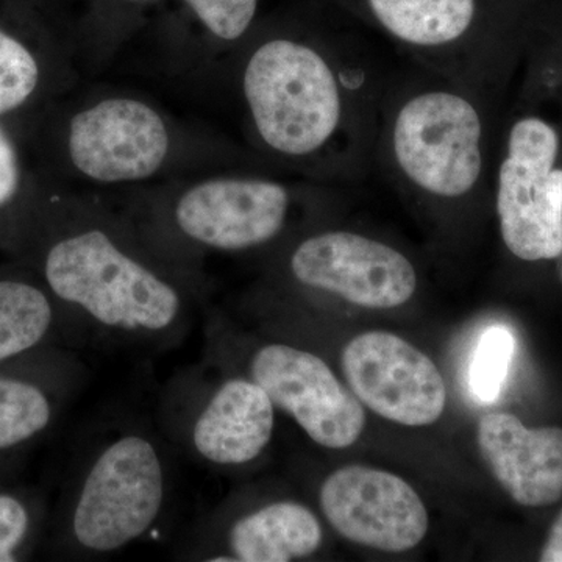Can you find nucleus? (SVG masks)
Masks as SVG:
<instances>
[{
  "label": "nucleus",
  "mask_w": 562,
  "mask_h": 562,
  "mask_svg": "<svg viewBox=\"0 0 562 562\" xmlns=\"http://www.w3.org/2000/svg\"><path fill=\"white\" fill-rule=\"evenodd\" d=\"M44 271L61 301L79 306L103 327L158 333L179 319L176 288L102 231L80 232L55 244Z\"/></svg>",
  "instance_id": "1"
},
{
  "label": "nucleus",
  "mask_w": 562,
  "mask_h": 562,
  "mask_svg": "<svg viewBox=\"0 0 562 562\" xmlns=\"http://www.w3.org/2000/svg\"><path fill=\"white\" fill-rule=\"evenodd\" d=\"M244 95L258 133L291 157L319 150L341 120L338 81L319 52L292 40H272L251 55Z\"/></svg>",
  "instance_id": "2"
},
{
  "label": "nucleus",
  "mask_w": 562,
  "mask_h": 562,
  "mask_svg": "<svg viewBox=\"0 0 562 562\" xmlns=\"http://www.w3.org/2000/svg\"><path fill=\"white\" fill-rule=\"evenodd\" d=\"M162 498L165 472L154 443L122 436L92 462L74 512V536L90 552L120 550L149 530Z\"/></svg>",
  "instance_id": "3"
},
{
  "label": "nucleus",
  "mask_w": 562,
  "mask_h": 562,
  "mask_svg": "<svg viewBox=\"0 0 562 562\" xmlns=\"http://www.w3.org/2000/svg\"><path fill=\"white\" fill-rule=\"evenodd\" d=\"M557 132L536 117L514 125L498 176L497 211L503 241L525 261L562 254V171L554 169Z\"/></svg>",
  "instance_id": "4"
},
{
  "label": "nucleus",
  "mask_w": 562,
  "mask_h": 562,
  "mask_svg": "<svg viewBox=\"0 0 562 562\" xmlns=\"http://www.w3.org/2000/svg\"><path fill=\"white\" fill-rule=\"evenodd\" d=\"M482 121L471 102L452 92H424L398 113L395 160L420 190L460 198L482 173Z\"/></svg>",
  "instance_id": "5"
},
{
  "label": "nucleus",
  "mask_w": 562,
  "mask_h": 562,
  "mask_svg": "<svg viewBox=\"0 0 562 562\" xmlns=\"http://www.w3.org/2000/svg\"><path fill=\"white\" fill-rule=\"evenodd\" d=\"M342 371L358 401L395 424L425 427L446 409V383L435 362L392 333L351 339L342 351Z\"/></svg>",
  "instance_id": "6"
},
{
  "label": "nucleus",
  "mask_w": 562,
  "mask_h": 562,
  "mask_svg": "<svg viewBox=\"0 0 562 562\" xmlns=\"http://www.w3.org/2000/svg\"><path fill=\"white\" fill-rule=\"evenodd\" d=\"M250 375L273 406L290 414L322 447L346 449L364 430L366 414L357 395L310 351L286 344L262 347L251 360Z\"/></svg>",
  "instance_id": "7"
},
{
  "label": "nucleus",
  "mask_w": 562,
  "mask_h": 562,
  "mask_svg": "<svg viewBox=\"0 0 562 562\" xmlns=\"http://www.w3.org/2000/svg\"><path fill=\"white\" fill-rule=\"evenodd\" d=\"M69 157L99 183H128L155 176L171 150V133L154 106L128 98L105 99L74 116Z\"/></svg>",
  "instance_id": "8"
},
{
  "label": "nucleus",
  "mask_w": 562,
  "mask_h": 562,
  "mask_svg": "<svg viewBox=\"0 0 562 562\" xmlns=\"http://www.w3.org/2000/svg\"><path fill=\"white\" fill-rule=\"evenodd\" d=\"M328 522L347 541L387 553L408 552L425 538L428 514L417 492L401 476L349 465L321 487Z\"/></svg>",
  "instance_id": "9"
},
{
  "label": "nucleus",
  "mask_w": 562,
  "mask_h": 562,
  "mask_svg": "<svg viewBox=\"0 0 562 562\" xmlns=\"http://www.w3.org/2000/svg\"><path fill=\"white\" fill-rule=\"evenodd\" d=\"M291 271L305 286L373 310L403 305L417 286L416 271L405 255L349 232L303 241L292 255Z\"/></svg>",
  "instance_id": "10"
},
{
  "label": "nucleus",
  "mask_w": 562,
  "mask_h": 562,
  "mask_svg": "<svg viewBox=\"0 0 562 562\" xmlns=\"http://www.w3.org/2000/svg\"><path fill=\"white\" fill-rule=\"evenodd\" d=\"M290 194L273 181L221 177L194 184L176 205V222L192 241L216 250H246L276 238Z\"/></svg>",
  "instance_id": "11"
},
{
  "label": "nucleus",
  "mask_w": 562,
  "mask_h": 562,
  "mask_svg": "<svg viewBox=\"0 0 562 562\" xmlns=\"http://www.w3.org/2000/svg\"><path fill=\"white\" fill-rule=\"evenodd\" d=\"M479 447L520 505L547 506L562 497V428H527L513 414L492 413L480 420Z\"/></svg>",
  "instance_id": "12"
},
{
  "label": "nucleus",
  "mask_w": 562,
  "mask_h": 562,
  "mask_svg": "<svg viewBox=\"0 0 562 562\" xmlns=\"http://www.w3.org/2000/svg\"><path fill=\"white\" fill-rule=\"evenodd\" d=\"M273 403L254 380L232 379L217 387L192 428V442L203 460L241 465L260 457L271 441Z\"/></svg>",
  "instance_id": "13"
},
{
  "label": "nucleus",
  "mask_w": 562,
  "mask_h": 562,
  "mask_svg": "<svg viewBox=\"0 0 562 562\" xmlns=\"http://www.w3.org/2000/svg\"><path fill=\"white\" fill-rule=\"evenodd\" d=\"M322 527L306 506L279 502L247 514L228 535L233 561L288 562L319 549Z\"/></svg>",
  "instance_id": "14"
},
{
  "label": "nucleus",
  "mask_w": 562,
  "mask_h": 562,
  "mask_svg": "<svg viewBox=\"0 0 562 562\" xmlns=\"http://www.w3.org/2000/svg\"><path fill=\"white\" fill-rule=\"evenodd\" d=\"M373 16L395 38L442 46L461 38L475 20V0H368Z\"/></svg>",
  "instance_id": "15"
},
{
  "label": "nucleus",
  "mask_w": 562,
  "mask_h": 562,
  "mask_svg": "<svg viewBox=\"0 0 562 562\" xmlns=\"http://www.w3.org/2000/svg\"><path fill=\"white\" fill-rule=\"evenodd\" d=\"M52 324V306L38 288L0 281V361L35 347Z\"/></svg>",
  "instance_id": "16"
},
{
  "label": "nucleus",
  "mask_w": 562,
  "mask_h": 562,
  "mask_svg": "<svg viewBox=\"0 0 562 562\" xmlns=\"http://www.w3.org/2000/svg\"><path fill=\"white\" fill-rule=\"evenodd\" d=\"M50 403L33 384L0 379V450L29 441L47 427Z\"/></svg>",
  "instance_id": "17"
},
{
  "label": "nucleus",
  "mask_w": 562,
  "mask_h": 562,
  "mask_svg": "<svg viewBox=\"0 0 562 562\" xmlns=\"http://www.w3.org/2000/svg\"><path fill=\"white\" fill-rule=\"evenodd\" d=\"M516 341L513 333L503 325L487 328L480 338L469 372L471 390L479 401H497L508 376Z\"/></svg>",
  "instance_id": "18"
},
{
  "label": "nucleus",
  "mask_w": 562,
  "mask_h": 562,
  "mask_svg": "<svg viewBox=\"0 0 562 562\" xmlns=\"http://www.w3.org/2000/svg\"><path fill=\"white\" fill-rule=\"evenodd\" d=\"M38 63L31 50L0 31V114L21 106L38 87Z\"/></svg>",
  "instance_id": "19"
},
{
  "label": "nucleus",
  "mask_w": 562,
  "mask_h": 562,
  "mask_svg": "<svg viewBox=\"0 0 562 562\" xmlns=\"http://www.w3.org/2000/svg\"><path fill=\"white\" fill-rule=\"evenodd\" d=\"M195 16L216 38L235 41L250 27L258 0H187Z\"/></svg>",
  "instance_id": "20"
},
{
  "label": "nucleus",
  "mask_w": 562,
  "mask_h": 562,
  "mask_svg": "<svg viewBox=\"0 0 562 562\" xmlns=\"http://www.w3.org/2000/svg\"><path fill=\"white\" fill-rule=\"evenodd\" d=\"M29 516L24 505L10 495H0V562L14 561V550L24 539Z\"/></svg>",
  "instance_id": "21"
},
{
  "label": "nucleus",
  "mask_w": 562,
  "mask_h": 562,
  "mask_svg": "<svg viewBox=\"0 0 562 562\" xmlns=\"http://www.w3.org/2000/svg\"><path fill=\"white\" fill-rule=\"evenodd\" d=\"M20 188V162L7 133L0 128V206L9 203Z\"/></svg>",
  "instance_id": "22"
},
{
  "label": "nucleus",
  "mask_w": 562,
  "mask_h": 562,
  "mask_svg": "<svg viewBox=\"0 0 562 562\" xmlns=\"http://www.w3.org/2000/svg\"><path fill=\"white\" fill-rule=\"evenodd\" d=\"M542 562H562V513L550 530L541 553Z\"/></svg>",
  "instance_id": "23"
}]
</instances>
